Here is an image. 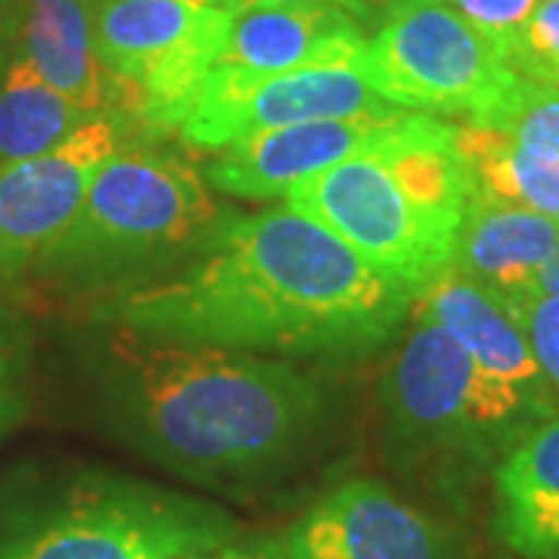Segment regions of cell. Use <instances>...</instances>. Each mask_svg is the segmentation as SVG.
Segmentation results:
<instances>
[{
  "label": "cell",
  "mask_w": 559,
  "mask_h": 559,
  "mask_svg": "<svg viewBox=\"0 0 559 559\" xmlns=\"http://www.w3.org/2000/svg\"><path fill=\"white\" fill-rule=\"evenodd\" d=\"M215 557V554H212ZM212 557H180V559H212Z\"/></svg>",
  "instance_id": "cell-31"
},
{
  "label": "cell",
  "mask_w": 559,
  "mask_h": 559,
  "mask_svg": "<svg viewBox=\"0 0 559 559\" xmlns=\"http://www.w3.org/2000/svg\"><path fill=\"white\" fill-rule=\"evenodd\" d=\"M215 218L218 205L197 168L159 150L119 146L35 271L66 293L138 286L146 271L183 255Z\"/></svg>",
  "instance_id": "cell-4"
},
{
  "label": "cell",
  "mask_w": 559,
  "mask_h": 559,
  "mask_svg": "<svg viewBox=\"0 0 559 559\" xmlns=\"http://www.w3.org/2000/svg\"><path fill=\"white\" fill-rule=\"evenodd\" d=\"M119 116H94L60 146L0 162V289H10L79 215L87 183L121 146Z\"/></svg>",
  "instance_id": "cell-10"
},
{
  "label": "cell",
  "mask_w": 559,
  "mask_h": 559,
  "mask_svg": "<svg viewBox=\"0 0 559 559\" xmlns=\"http://www.w3.org/2000/svg\"><path fill=\"white\" fill-rule=\"evenodd\" d=\"M507 66L525 79L559 87V0H535L507 47Z\"/></svg>",
  "instance_id": "cell-21"
},
{
  "label": "cell",
  "mask_w": 559,
  "mask_h": 559,
  "mask_svg": "<svg viewBox=\"0 0 559 559\" xmlns=\"http://www.w3.org/2000/svg\"><path fill=\"white\" fill-rule=\"evenodd\" d=\"M16 44V53L81 112L116 116L119 81L97 57L91 0H20Z\"/></svg>",
  "instance_id": "cell-15"
},
{
  "label": "cell",
  "mask_w": 559,
  "mask_h": 559,
  "mask_svg": "<svg viewBox=\"0 0 559 559\" xmlns=\"http://www.w3.org/2000/svg\"><path fill=\"white\" fill-rule=\"evenodd\" d=\"M469 124L491 128L522 143L525 150L559 162V87L513 72L498 97Z\"/></svg>",
  "instance_id": "cell-20"
},
{
  "label": "cell",
  "mask_w": 559,
  "mask_h": 559,
  "mask_svg": "<svg viewBox=\"0 0 559 559\" xmlns=\"http://www.w3.org/2000/svg\"><path fill=\"white\" fill-rule=\"evenodd\" d=\"M454 146L473 197L525 209L559 224V162L479 124H454Z\"/></svg>",
  "instance_id": "cell-18"
},
{
  "label": "cell",
  "mask_w": 559,
  "mask_h": 559,
  "mask_svg": "<svg viewBox=\"0 0 559 559\" xmlns=\"http://www.w3.org/2000/svg\"><path fill=\"white\" fill-rule=\"evenodd\" d=\"M293 3H333L348 10L352 16H370L367 10V0H218V7L224 13H242V10H252V7H293Z\"/></svg>",
  "instance_id": "cell-25"
},
{
  "label": "cell",
  "mask_w": 559,
  "mask_h": 559,
  "mask_svg": "<svg viewBox=\"0 0 559 559\" xmlns=\"http://www.w3.org/2000/svg\"><path fill=\"white\" fill-rule=\"evenodd\" d=\"M360 72L382 100L473 121L513 75L495 40L448 0H395L364 47Z\"/></svg>",
  "instance_id": "cell-8"
},
{
  "label": "cell",
  "mask_w": 559,
  "mask_h": 559,
  "mask_svg": "<svg viewBox=\"0 0 559 559\" xmlns=\"http://www.w3.org/2000/svg\"><path fill=\"white\" fill-rule=\"evenodd\" d=\"M283 547L293 559H466L451 528L373 479L326 491Z\"/></svg>",
  "instance_id": "cell-11"
},
{
  "label": "cell",
  "mask_w": 559,
  "mask_h": 559,
  "mask_svg": "<svg viewBox=\"0 0 559 559\" xmlns=\"http://www.w3.org/2000/svg\"><path fill=\"white\" fill-rule=\"evenodd\" d=\"M557 246V221L473 197L460 224L451 271L495 289L503 299H516L535 286Z\"/></svg>",
  "instance_id": "cell-17"
},
{
  "label": "cell",
  "mask_w": 559,
  "mask_h": 559,
  "mask_svg": "<svg viewBox=\"0 0 559 559\" xmlns=\"http://www.w3.org/2000/svg\"><path fill=\"white\" fill-rule=\"evenodd\" d=\"M414 296L289 205L215 218L168 277L143 280L109 311L168 345L352 358L399 330Z\"/></svg>",
  "instance_id": "cell-1"
},
{
  "label": "cell",
  "mask_w": 559,
  "mask_h": 559,
  "mask_svg": "<svg viewBox=\"0 0 559 559\" xmlns=\"http://www.w3.org/2000/svg\"><path fill=\"white\" fill-rule=\"evenodd\" d=\"M20 35V0H0V75L13 60V44Z\"/></svg>",
  "instance_id": "cell-27"
},
{
  "label": "cell",
  "mask_w": 559,
  "mask_h": 559,
  "mask_svg": "<svg viewBox=\"0 0 559 559\" xmlns=\"http://www.w3.org/2000/svg\"><path fill=\"white\" fill-rule=\"evenodd\" d=\"M358 16L333 3L252 7L230 13L215 69L237 75H280L311 66H358L364 60Z\"/></svg>",
  "instance_id": "cell-13"
},
{
  "label": "cell",
  "mask_w": 559,
  "mask_h": 559,
  "mask_svg": "<svg viewBox=\"0 0 559 559\" xmlns=\"http://www.w3.org/2000/svg\"><path fill=\"white\" fill-rule=\"evenodd\" d=\"M401 112L407 109L299 121L246 134L221 146V156L209 165V183L240 200L286 197L301 178L380 143Z\"/></svg>",
  "instance_id": "cell-12"
},
{
  "label": "cell",
  "mask_w": 559,
  "mask_h": 559,
  "mask_svg": "<svg viewBox=\"0 0 559 559\" xmlns=\"http://www.w3.org/2000/svg\"><path fill=\"white\" fill-rule=\"evenodd\" d=\"M389 429L407 454H503L535 423L554 417L550 401L485 373L436 320L417 326L392 358L382 382Z\"/></svg>",
  "instance_id": "cell-6"
},
{
  "label": "cell",
  "mask_w": 559,
  "mask_h": 559,
  "mask_svg": "<svg viewBox=\"0 0 559 559\" xmlns=\"http://www.w3.org/2000/svg\"><path fill=\"white\" fill-rule=\"evenodd\" d=\"M22 340L13 320L0 314V432L20 414Z\"/></svg>",
  "instance_id": "cell-24"
},
{
  "label": "cell",
  "mask_w": 559,
  "mask_h": 559,
  "mask_svg": "<svg viewBox=\"0 0 559 559\" xmlns=\"http://www.w3.org/2000/svg\"><path fill=\"white\" fill-rule=\"evenodd\" d=\"M109 360V411L121 439L209 488H249L286 473L326 419L318 382L283 360L150 342L128 330L112 340Z\"/></svg>",
  "instance_id": "cell-2"
},
{
  "label": "cell",
  "mask_w": 559,
  "mask_h": 559,
  "mask_svg": "<svg viewBox=\"0 0 559 559\" xmlns=\"http://www.w3.org/2000/svg\"><path fill=\"white\" fill-rule=\"evenodd\" d=\"M212 559H293L283 540H234Z\"/></svg>",
  "instance_id": "cell-26"
},
{
  "label": "cell",
  "mask_w": 559,
  "mask_h": 559,
  "mask_svg": "<svg viewBox=\"0 0 559 559\" xmlns=\"http://www.w3.org/2000/svg\"><path fill=\"white\" fill-rule=\"evenodd\" d=\"M448 3L498 44L503 50V60H507L510 40L516 38L522 22L528 20L535 7V0H448Z\"/></svg>",
  "instance_id": "cell-23"
},
{
  "label": "cell",
  "mask_w": 559,
  "mask_h": 559,
  "mask_svg": "<svg viewBox=\"0 0 559 559\" xmlns=\"http://www.w3.org/2000/svg\"><path fill=\"white\" fill-rule=\"evenodd\" d=\"M528 293H547V296H559V246L557 252L550 255V261L540 267L538 280Z\"/></svg>",
  "instance_id": "cell-28"
},
{
  "label": "cell",
  "mask_w": 559,
  "mask_h": 559,
  "mask_svg": "<svg viewBox=\"0 0 559 559\" xmlns=\"http://www.w3.org/2000/svg\"><path fill=\"white\" fill-rule=\"evenodd\" d=\"M392 3H395V0H367V10L373 13L377 7H392Z\"/></svg>",
  "instance_id": "cell-29"
},
{
  "label": "cell",
  "mask_w": 559,
  "mask_h": 559,
  "mask_svg": "<svg viewBox=\"0 0 559 559\" xmlns=\"http://www.w3.org/2000/svg\"><path fill=\"white\" fill-rule=\"evenodd\" d=\"M495 532L525 559H559V414L522 432L495 469Z\"/></svg>",
  "instance_id": "cell-16"
},
{
  "label": "cell",
  "mask_w": 559,
  "mask_h": 559,
  "mask_svg": "<svg viewBox=\"0 0 559 559\" xmlns=\"http://www.w3.org/2000/svg\"><path fill=\"white\" fill-rule=\"evenodd\" d=\"M507 301H510L513 314L520 318L544 380L554 392H559V296L522 293L516 299Z\"/></svg>",
  "instance_id": "cell-22"
},
{
  "label": "cell",
  "mask_w": 559,
  "mask_h": 559,
  "mask_svg": "<svg viewBox=\"0 0 559 559\" xmlns=\"http://www.w3.org/2000/svg\"><path fill=\"white\" fill-rule=\"evenodd\" d=\"M389 109L401 106L382 100L358 66H311L280 75H237L212 69L178 134L190 146L221 150L271 128Z\"/></svg>",
  "instance_id": "cell-9"
},
{
  "label": "cell",
  "mask_w": 559,
  "mask_h": 559,
  "mask_svg": "<svg viewBox=\"0 0 559 559\" xmlns=\"http://www.w3.org/2000/svg\"><path fill=\"white\" fill-rule=\"evenodd\" d=\"M417 314L444 326L495 380L532 399L550 401V385L532 355L520 318L495 289L448 271L419 296Z\"/></svg>",
  "instance_id": "cell-14"
},
{
  "label": "cell",
  "mask_w": 559,
  "mask_h": 559,
  "mask_svg": "<svg viewBox=\"0 0 559 559\" xmlns=\"http://www.w3.org/2000/svg\"><path fill=\"white\" fill-rule=\"evenodd\" d=\"M197 3H215L218 7V0H197Z\"/></svg>",
  "instance_id": "cell-30"
},
{
  "label": "cell",
  "mask_w": 559,
  "mask_h": 559,
  "mask_svg": "<svg viewBox=\"0 0 559 559\" xmlns=\"http://www.w3.org/2000/svg\"><path fill=\"white\" fill-rule=\"evenodd\" d=\"M469 200L473 183L454 146V124L411 109L380 143L286 193L289 209L318 221L414 299L451 271Z\"/></svg>",
  "instance_id": "cell-3"
},
{
  "label": "cell",
  "mask_w": 559,
  "mask_h": 559,
  "mask_svg": "<svg viewBox=\"0 0 559 559\" xmlns=\"http://www.w3.org/2000/svg\"><path fill=\"white\" fill-rule=\"evenodd\" d=\"M234 540L218 507L116 476H87L0 522V559L212 557Z\"/></svg>",
  "instance_id": "cell-5"
},
{
  "label": "cell",
  "mask_w": 559,
  "mask_h": 559,
  "mask_svg": "<svg viewBox=\"0 0 559 559\" xmlns=\"http://www.w3.org/2000/svg\"><path fill=\"white\" fill-rule=\"evenodd\" d=\"M227 20L197 0H91L97 57L119 81L116 116L178 131L215 69Z\"/></svg>",
  "instance_id": "cell-7"
},
{
  "label": "cell",
  "mask_w": 559,
  "mask_h": 559,
  "mask_svg": "<svg viewBox=\"0 0 559 559\" xmlns=\"http://www.w3.org/2000/svg\"><path fill=\"white\" fill-rule=\"evenodd\" d=\"M94 116L53 91L22 53L0 75V162L40 156Z\"/></svg>",
  "instance_id": "cell-19"
}]
</instances>
